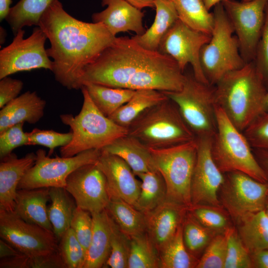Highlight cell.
Instances as JSON below:
<instances>
[{
	"mask_svg": "<svg viewBox=\"0 0 268 268\" xmlns=\"http://www.w3.org/2000/svg\"><path fill=\"white\" fill-rule=\"evenodd\" d=\"M254 155L268 178V151L253 149Z\"/></svg>",
	"mask_w": 268,
	"mask_h": 268,
	"instance_id": "53",
	"label": "cell"
},
{
	"mask_svg": "<svg viewBox=\"0 0 268 268\" xmlns=\"http://www.w3.org/2000/svg\"><path fill=\"white\" fill-rule=\"evenodd\" d=\"M104 10L94 13L92 20L102 23L114 36L121 32L132 31L141 35L146 31L142 23L144 12L124 0H101Z\"/></svg>",
	"mask_w": 268,
	"mask_h": 268,
	"instance_id": "20",
	"label": "cell"
},
{
	"mask_svg": "<svg viewBox=\"0 0 268 268\" xmlns=\"http://www.w3.org/2000/svg\"><path fill=\"white\" fill-rule=\"evenodd\" d=\"M215 235L187 210L183 223V237L188 251L193 256L196 257L205 249Z\"/></svg>",
	"mask_w": 268,
	"mask_h": 268,
	"instance_id": "37",
	"label": "cell"
},
{
	"mask_svg": "<svg viewBox=\"0 0 268 268\" xmlns=\"http://www.w3.org/2000/svg\"></svg>",
	"mask_w": 268,
	"mask_h": 268,
	"instance_id": "60",
	"label": "cell"
},
{
	"mask_svg": "<svg viewBox=\"0 0 268 268\" xmlns=\"http://www.w3.org/2000/svg\"><path fill=\"white\" fill-rule=\"evenodd\" d=\"M28 141L27 145H41L48 148L50 156L58 147H63L68 144L72 139L71 132L61 133L53 130L34 129L27 133Z\"/></svg>",
	"mask_w": 268,
	"mask_h": 268,
	"instance_id": "43",
	"label": "cell"
},
{
	"mask_svg": "<svg viewBox=\"0 0 268 268\" xmlns=\"http://www.w3.org/2000/svg\"><path fill=\"white\" fill-rule=\"evenodd\" d=\"M243 133L253 149L268 151V112L256 118Z\"/></svg>",
	"mask_w": 268,
	"mask_h": 268,
	"instance_id": "44",
	"label": "cell"
},
{
	"mask_svg": "<svg viewBox=\"0 0 268 268\" xmlns=\"http://www.w3.org/2000/svg\"><path fill=\"white\" fill-rule=\"evenodd\" d=\"M136 176L141 180L140 191L134 206L145 214L166 200V186L162 175L157 170Z\"/></svg>",
	"mask_w": 268,
	"mask_h": 268,
	"instance_id": "31",
	"label": "cell"
},
{
	"mask_svg": "<svg viewBox=\"0 0 268 268\" xmlns=\"http://www.w3.org/2000/svg\"><path fill=\"white\" fill-rule=\"evenodd\" d=\"M104 174L110 199H122L134 206L140 191L141 181L129 165L119 156L101 150L96 163Z\"/></svg>",
	"mask_w": 268,
	"mask_h": 268,
	"instance_id": "18",
	"label": "cell"
},
{
	"mask_svg": "<svg viewBox=\"0 0 268 268\" xmlns=\"http://www.w3.org/2000/svg\"><path fill=\"white\" fill-rule=\"evenodd\" d=\"M28 256L23 254L1 258L0 268H28Z\"/></svg>",
	"mask_w": 268,
	"mask_h": 268,
	"instance_id": "50",
	"label": "cell"
},
{
	"mask_svg": "<svg viewBox=\"0 0 268 268\" xmlns=\"http://www.w3.org/2000/svg\"><path fill=\"white\" fill-rule=\"evenodd\" d=\"M179 19L190 28L211 35L214 23L202 0H172Z\"/></svg>",
	"mask_w": 268,
	"mask_h": 268,
	"instance_id": "32",
	"label": "cell"
},
{
	"mask_svg": "<svg viewBox=\"0 0 268 268\" xmlns=\"http://www.w3.org/2000/svg\"><path fill=\"white\" fill-rule=\"evenodd\" d=\"M223 0H202L206 8L210 10V9L214 7L218 3L221 2Z\"/></svg>",
	"mask_w": 268,
	"mask_h": 268,
	"instance_id": "56",
	"label": "cell"
},
{
	"mask_svg": "<svg viewBox=\"0 0 268 268\" xmlns=\"http://www.w3.org/2000/svg\"><path fill=\"white\" fill-rule=\"evenodd\" d=\"M0 236L29 257L59 251V241L53 232L25 221L13 211L0 210Z\"/></svg>",
	"mask_w": 268,
	"mask_h": 268,
	"instance_id": "14",
	"label": "cell"
},
{
	"mask_svg": "<svg viewBox=\"0 0 268 268\" xmlns=\"http://www.w3.org/2000/svg\"><path fill=\"white\" fill-rule=\"evenodd\" d=\"M185 80V74L170 56L145 49L132 38L124 36L116 37L85 67L81 84L173 92L180 91Z\"/></svg>",
	"mask_w": 268,
	"mask_h": 268,
	"instance_id": "1",
	"label": "cell"
},
{
	"mask_svg": "<svg viewBox=\"0 0 268 268\" xmlns=\"http://www.w3.org/2000/svg\"><path fill=\"white\" fill-rule=\"evenodd\" d=\"M49 191V188L18 189L13 211L25 221L53 232L47 206Z\"/></svg>",
	"mask_w": 268,
	"mask_h": 268,
	"instance_id": "23",
	"label": "cell"
},
{
	"mask_svg": "<svg viewBox=\"0 0 268 268\" xmlns=\"http://www.w3.org/2000/svg\"><path fill=\"white\" fill-rule=\"evenodd\" d=\"M135 8L141 10L145 7L155 8L154 0H124Z\"/></svg>",
	"mask_w": 268,
	"mask_h": 268,
	"instance_id": "54",
	"label": "cell"
},
{
	"mask_svg": "<svg viewBox=\"0 0 268 268\" xmlns=\"http://www.w3.org/2000/svg\"><path fill=\"white\" fill-rule=\"evenodd\" d=\"M46 105L35 91H28L17 97L0 111V133L19 123H37L44 115Z\"/></svg>",
	"mask_w": 268,
	"mask_h": 268,
	"instance_id": "22",
	"label": "cell"
},
{
	"mask_svg": "<svg viewBox=\"0 0 268 268\" xmlns=\"http://www.w3.org/2000/svg\"><path fill=\"white\" fill-rule=\"evenodd\" d=\"M36 153L18 158L11 153L0 159V210L13 211L18 186L26 172L33 165Z\"/></svg>",
	"mask_w": 268,
	"mask_h": 268,
	"instance_id": "21",
	"label": "cell"
},
{
	"mask_svg": "<svg viewBox=\"0 0 268 268\" xmlns=\"http://www.w3.org/2000/svg\"><path fill=\"white\" fill-rule=\"evenodd\" d=\"M217 131L211 143V154L219 170L224 174L239 171L262 182L268 178L258 162L243 133L230 121L216 105Z\"/></svg>",
	"mask_w": 268,
	"mask_h": 268,
	"instance_id": "6",
	"label": "cell"
},
{
	"mask_svg": "<svg viewBox=\"0 0 268 268\" xmlns=\"http://www.w3.org/2000/svg\"><path fill=\"white\" fill-rule=\"evenodd\" d=\"M265 112H268V89L267 91L265 98Z\"/></svg>",
	"mask_w": 268,
	"mask_h": 268,
	"instance_id": "57",
	"label": "cell"
},
{
	"mask_svg": "<svg viewBox=\"0 0 268 268\" xmlns=\"http://www.w3.org/2000/svg\"><path fill=\"white\" fill-rule=\"evenodd\" d=\"M187 210V207L166 199L144 214L146 233L158 253L183 224Z\"/></svg>",
	"mask_w": 268,
	"mask_h": 268,
	"instance_id": "19",
	"label": "cell"
},
{
	"mask_svg": "<svg viewBox=\"0 0 268 268\" xmlns=\"http://www.w3.org/2000/svg\"><path fill=\"white\" fill-rule=\"evenodd\" d=\"M22 254L2 239L0 240V258H4Z\"/></svg>",
	"mask_w": 268,
	"mask_h": 268,
	"instance_id": "52",
	"label": "cell"
},
{
	"mask_svg": "<svg viewBox=\"0 0 268 268\" xmlns=\"http://www.w3.org/2000/svg\"><path fill=\"white\" fill-rule=\"evenodd\" d=\"M212 138H196L197 155L191 182V202L192 205L221 208L218 194L225 181V175L213 159L211 151Z\"/></svg>",
	"mask_w": 268,
	"mask_h": 268,
	"instance_id": "16",
	"label": "cell"
},
{
	"mask_svg": "<svg viewBox=\"0 0 268 268\" xmlns=\"http://www.w3.org/2000/svg\"><path fill=\"white\" fill-rule=\"evenodd\" d=\"M225 234L227 237V254L224 268H252L250 254L236 230L229 227Z\"/></svg>",
	"mask_w": 268,
	"mask_h": 268,
	"instance_id": "41",
	"label": "cell"
},
{
	"mask_svg": "<svg viewBox=\"0 0 268 268\" xmlns=\"http://www.w3.org/2000/svg\"><path fill=\"white\" fill-rule=\"evenodd\" d=\"M55 0H20L5 20L15 36L24 26H38L41 17Z\"/></svg>",
	"mask_w": 268,
	"mask_h": 268,
	"instance_id": "34",
	"label": "cell"
},
{
	"mask_svg": "<svg viewBox=\"0 0 268 268\" xmlns=\"http://www.w3.org/2000/svg\"><path fill=\"white\" fill-rule=\"evenodd\" d=\"M224 175L219 201L233 219L239 222L249 214L265 210L268 182L259 181L239 171Z\"/></svg>",
	"mask_w": 268,
	"mask_h": 268,
	"instance_id": "11",
	"label": "cell"
},
{
	"mask_svg": "<svg viewBox=\"0 0 268 268\" xmlns=\"http://www.w3.org/2000/svg\"><path fill=\"white\" fill-rule=\"evenodd\" d=\"M12 0H0V20L2 21L7 17L10 8Z\"/></svg>",
	"mask_w": 268,
	"mask_h": 268,
	"instance_id": "55",
	"label": "cell"
},
{
	"mask_svg": "<svg viewBox=\"0 0 268 268\" xmlns=\"http://www.w3.org/2000/svg\"><path fill=\"white\" fill-rule=\"evenodd\" d=\"M83 86L96 107L108 117L126 103L135 92L131 89L110 87L92 83H86Z\"/></svg>",
	"mask_w": 268,
	"mask_h": 268,
	"instance_id": "33",
	"label": "cell"
},
{
	"mask_svg": "<svg viewBox=\"0 0 268 268\" xmlns=\"http://www.w3.org/2000/svg\"><path fill=\"white\" fill-rule=\"evenodd\" d=\"M226 254V234H217L205 248L196 268H224Z\"/></svg>",
	"mask_w": 268,
	"mask_h": 268,
	"instance_id": "42",
	"label": "cell"
},
{
	"mask_svg": "<svg viewBox=\"0 0 268 268\" xmlns=\"http://www.w3.org/2000/svg\"><path fill=\"white\" fill-rule=\"evenodd\" d=\"M163 92L176 104L196 138L213 137L217 131L214 86L199 81L193 73L185 74L180 91Z\"/></svg>",
	"mask_w": 268,
	"mask_h": 268,
	"instance_id": "8",
	"label": "cell"
},
{
	"mask_svg": "<svg viewBox=\"0 0 268 268\" xmlns=\"http://www.w3.org/2000/svg\"><path fill=\"white\" fill-rule=\"evenodd\" d=\"M252 268H268V249L250 254Z\"/></svg>",
	"mask_w": 268,
	"mask_h": 268,
	"instance_id": "51",
	"label": "cell"
},
{
	"mask_svg": "<svg viewBox=\"0 0 268 268\" xmlns=\"http://www.w3.org/2000/svg\"><path fill=\"white\" fill-rule=\"evenodd\" d=\"M38 26L51 44L46 52L53 59L52 71L55 79L69 90L81 89L85 67L116 38L101 23L85 22L72 17L59 0L44 12Z\"/></svg>",
	"mask_w": 268,
	"mask_h": 268,
	"instance_id": "2",
	"label": "cell"
},
{
	"mask_svg": "<svg viewBox=\"0 0 268 268\" xmlns=\"http://www.w3.org/2000/svg\"><path fill=\"white\" fill-rule=\"evenodd\" d=\"M210 37L190 28L179 19L162 39L158 51L172 58L183 72L190 64L195 77L200 82L210 84L201 67L200 53Z\"/></svg>",
	"mask_w": 268,
	"mask_h": 268,
	"instance_id": "15",
	"label": "cell"
},
{
	"mask_svg": "<svg viewBox=\"0 0 268 268\" xmlns=\"http://www.w3.org/2000/svg\"><path fill=\"white\" fill-rule=\"evenodd\" d=\"M28 268H66V267L58 251L46 255L29 257Z\"/></svg>",
	"mask_w": 268,
	"mask_h": 268,
	"instance_id": "49",
	"label": "cell"
},
{
	"mask_svg": "<svg viewBox=\"0 0 268 268\" xmlns=\"http://www.w3.org/2000/svg\"><path fill=\"white\" fill-rule=\"evenodd\" d=\"M212 12L214 26L209 42L201 49L200 60L205 77L214 86L227 73L242 68L246 63L221 2L214 7Z\"/></svg>",
	"mask_w": 268,
	"mask_h": 268,
	"instance_id": "7",
	"label": "cell"
},
{
	"mask_svg": "<svg viewBox=\"0 0 268 268\" xmlns=\"http://www.w3.org/2000/svg\"><path fill=\"white\" fill-rule=\"evenodd\" d=\"M130 250V238L112 218L111 251L105 268H128Z\"/></svg>",
	"mask_w": 268,
	"mask_h": 268,
	"instance_id": "40",
	"label": "cell"
},
{
	"mask_svg": "<svg viewBox=\"0 0 268 268\" xmlns=\"http://www.w3.org/2000/svg\"><path fill=\"white\" fill-rule=\"evenodd\" d=\"M59 252L66 268H83L86 252L70 228L59 241Z\"/></svg>",
	"mask_w": 268,
	"mask_h": 268,
	"instance_id": "39",
	"label": "cell"
},
{
	"mask_svg": "<svg viewBox=\"0 0 268 268\" xmlns=\"http://www.w3.org/2000/svg\"><path fill=\"white\" fill-rule=\"evenodd\" d=\"M188 212L201 225L215 235L224 234L230 227L228 219L221 208L205 205H192Z\"/></svg>",
	"mask_w": 268,
	"mask_h": 268,
	"instance_id": "38",
	"label": "cell"
},
{
	"mask_svg": "<svg viewBox=\"0 0 268 268\" xmlns=\"http://www.w3.org/2000/svg\"><path fill=\"white\" fill-rule=\"evenodd\" d=\"M101 150L93 149L69 157L51 158L46 151L39 149L36 152L33 165L26 172L18 186V189L41 188H65L68 176L78 168L96 163Z\"/></svg>",
	"mask_w": 268,
	"mask_h": 268,
	"instance_id": "10",
	"label": "cell"
},
{
	"mask_svg": "<svg viewBox=\"0 0 268 268\" xmlns=\"http://www.w3.org/2000/svg\"><path fill=\"white\" fill-rule=\"evenodd\" d=\"M80 89L83 102L78 114L60 115L62 122L70 127L72 134L70 142L61 147L62 157H72L90 149L101 150L128 134V128L118 125L100 111L84 86Z\"/></svg>",
	"mask_w": 268,
	"mask_h": 268,
	"instance_id": "4",
	"label": "cell"
},
{
	"mask_svg": "<svg viewBox=\"0 0 268 268\" xmlns=\"http://www.w3.org/2000/svg\"><path fill=\"white\" fill-rule=\"evenodd\" d=\"M238 39L245 63L254 61L264 24L268 0L221 2Z\"/></svg>",
	"mask_w": 268,
	"mask_h": 268,
	"instance_id": "13",
	"label": "cell"
},
{
	"mask_svg": "<svg viewBox=\"0 0 268 268\" xmlns=\"http://www.w3.org/2000/svg\"><path fill=\"white\" fill-rule=\"evenodd\" d=\"M128 134L149 149L172 147L196 138L168 97L139 115L128 128Z\"/></svg>",
	"mask_w": 268,
	"mask_h": 268,
	"instance_id": "5",
	"label": "cell"
},
{
	"mask_svg": "<svg viewBox=\"0 0 268 268\" xmlns=\"http://www.w3.org/2000/svg\"><path fill=\"white\" fill-rule=\"evenodd\" d=\"M238 224V234L250 254L268 249V216L265 210L248 214Z\"/></svg>",
	"mask_w": 268,
	"mask_h": 268,
	"instance_id": "29",
	"label": "cell"
},
{
	"mask_svg": "<svg viewBox=\"0 0 268 268\" xmlns=\"http://www.w3.org/2000/svg\"><path fill=\"white\" fill-rule=\"evenodd\" d=\"M158 268L159 253L147 233L131 237L128 268Z\"/></svg>",
	"mask_w": 268,
	"mask_h": 268,
	"instance_id": "36",
	"label": "cell"
},
{
	"mask_svg": "<svg viewBox=\"0 0 268 268\" xmlns=\"http://www.w3.org/2000/svg\"><path fill=\"white\" fill-rule=\"evenodd\" d=\"M149 149L155 166L165 181L166 199L187 208L191 206V182L197 155L196 138L172 147Z\"/></svg>",
	"mask_w": 268,
	"mask_h": 268,
	"instance_id": "9",
	"label": "cell"
},
{
	"mask_svg": "<svg viewBox=\"0 0 268 268\" xmlns=\"http://www.w3.org/2000/svg\"><path fill=\"white\" fill-rule=\"evenodd\" d=\"M251 0H242V1H251Z\"/></svg>",
	"mask_w": 268,
	"mask_h": 268,
	"instance_id": "59",
	"label": "cell"
},
{
	"mask_svg": "<svg viewBox=\"0 0 268 268\" xmlns=\"http://www.w3.org/2000/svg\"><path fill=\"white\" fill-rule=\"evenodd\" d=\"M162 92L154 89L135 90L132 97L108 117L118 125L128 128L143 112L166 99Z\"/></svg>",
	"mask_w": 268,
	"mask_h": 268,
	"instance_id": "28",
	"label": "cell"
},
{
	"mask_svg": "<svg viewBox=\"0 0 268 268\" xmlns=\"http://www.w3.org/2000/svg\"><path fill=\"white\" fill-rule=\"evenodd\" d=\"M70 228L86 252L90 245L93 233V219L90 212L76 206Z\"/></svg>",
	"mask_w": 268,
	"mask_h": 268,
	"instance_id": "45",
	"label": "cell"
},
{
	"mask_svg": "<svg viewBox=\"0 0 268 268\" xmlns=\"http://www.w3.org/2000/svg\"><path fill=\"white\" fill-rule=\"evenodd\" d=\"M49 193L51 203L48 206V217L53 232L59 241L70 228L76 204L65 188H49Z\"/></svg>",
	"mask_w": 268,
	"mask_h": 268,
	"instance_id": "27",
	"label": "cell"
},
{
	"mask_svg": "<svg viewBox=\"0 0 268 268\" xmlns=\"http://www.w3.org/2000/svg\"><path fill=\"white\" fill-rule=\"evenodd\" d=\"M154 4L156 15L151 26L144 34L132 38L145 49L158 51L162 39L179 17L173 1L154 0Z\"/></svg>",
	"mask_w": 268,
	"mask_h": 268,
	"instance_id": "26",
	"label": "cell"
},
{
	"mask_svg": "<svg viewBox=\"0 0 268 268\" xmlns=\"http://www.w3.org/2000/svg\"><path fill=\"white\" fill-rule=\"evenodd\" d=\"M101 150L122 158L136 176L157 170L149 148L128 134L117 138Z\"/></svg>",
	"mask_w": 268,
	"mask_h": 268,
	"instance_id": "25",
	"label": "cell"
},
{
	"mask_svg": "<svg viewBox=\"0 0 268 268\" xmlns=\"http://www.w3.org/2000/svg\"><path fill=\"white\" fill-rule=\"evenodd\" d=\"M162 268H196L199 260L187 250L183 237V224L159 251Z\"/></svg>",
	"mask_w": 268,
	"mask_h": 268,
	"instance_id": "35",
	"label": "cell"
},
{
	"mask_svg": "<svg viewBox=\"0 0 268 268\" xmlns=\"http://www.w3.org/2000/svg\"><path fill=\"white\" fill-rule=\"evenodd\" d=\"M91 214L93 233L83 268H105L111 251L112 218L106 209Z\"/></svg>",
	"mask_w": 268,
	"mask_h": 268,
	"instance_id": "24",
	"label": "cell"
},
{
	"mask_svg": "<svg viewBox=\"0 0 268 268\" xmlns=\"http://www.w3.org/2000/svg\"><path fill=\"white\" fill-rule=\"evenodd\" d=\"M20 29L12 42L0 51V79L17 72L44 68L52 71L53 62L48 56L45 43L47 39L39 26L24 39Z\"/></svg>",
	"mask_w": 268,
	"mask_h": 268,
	"instance_id": "12",
	"label": "cell"
},
{
	"mask_svg": "<svg viewBox=\"0 0 268 268\" xmlns=\"http://www.w3.org/2000/svg\"><path fill=\"white\" fill-rule=\"evenodd\" d=\"M265 211H266V213L267 214V215L268 216V201H267Z\"/></svg>",
	"mask_w": 268,
	"mask_h": 268,
	"instance_id": "58",
	"label": "cell"
},
{
	"mask_svg": "<svg viewBox=\"0 0 268 268\" xmlns=\"http://www.w3.org/2000/svg\"><path fill=\"white\" fill-rule=\"evenodd\" d=\"M24 123L14 125L0 133V159L12 153V151L19 146L27 145V133L23 130Z\"/></svg>",
	"mask_w": 268,
	"mask_h": 268,
	"instance_id": "46",
	"label": "cell"
},
{
	"mask_svg": "<svg viewBox=\"0 0 268 268\" xmlns=\"http://www.w3.org/2000/svg\"><path fill=\"white\" fill-rule=\"evenodd\" d=\"M106 210L120 229L130 238L146 232L144 214L124 200L111 199Z\"/></svg>",
	"mask_w": 268,
	"mask_h": 268,
	"instance_id": "30",
	"label": "cell"
},
{
	"mask_svg": "<svg viewBox=\"0 0 268 268\" xmlns=\"http://www.w3.org/2000/svg\"><path fill=\"white\" fill-rule=\"evenodd\" d=\"M214 86L216 105L240 131L265 112L268 88L253 61L227 73Z\"/></svg>",
	"mask_w": 268,
	"mask_h": 268,
	"instance_id": "3",
	"label": "cell"
},
{
	"mask_svg": "<svg viewBox=\"0 0 268 268\" xmlns=\"http://www.w3.org/2000/svg\"><path fill=\"white\" fill-rule=\"evenodd\" d=\"M65 188L76 206L91 213L105 210L110 201L105 177L96 163L83 165L73 171Z\"/></svg>",
	"mask_w": 268,
	"mask_h": 268,
	"instance_id": "17",
	"label": "cell"
},
{
	"mask_svg": "<svg viewBox=\"0 0 268 268\" xmlns=\"http://www.w3.org/2000/svg\"><path fill=\"white\" fill-rule=\"evenodd\" d=\"M23 86V82L8 76L0 81V108L16 98Z\"/></svg>",
	"mask_w": 268,
	"mask_h": 268,
	"instance_id": "48",
	"label": "cell"
},
{
	"mask_svg": "<svg viewBox=\"0 0 268 268\" xmlns=\"http://www.w3.org/2000/svg\"><path fill=\"white\" fill-rule=\"evenodd\" d=\"M253 62L268 89V4L266 9L264 26Z\"/></svg>",
	"mask_w": 268,
	"mask_h": 268,
	"instance_id": "47",
	"label": "cell"
}]
</instances>
